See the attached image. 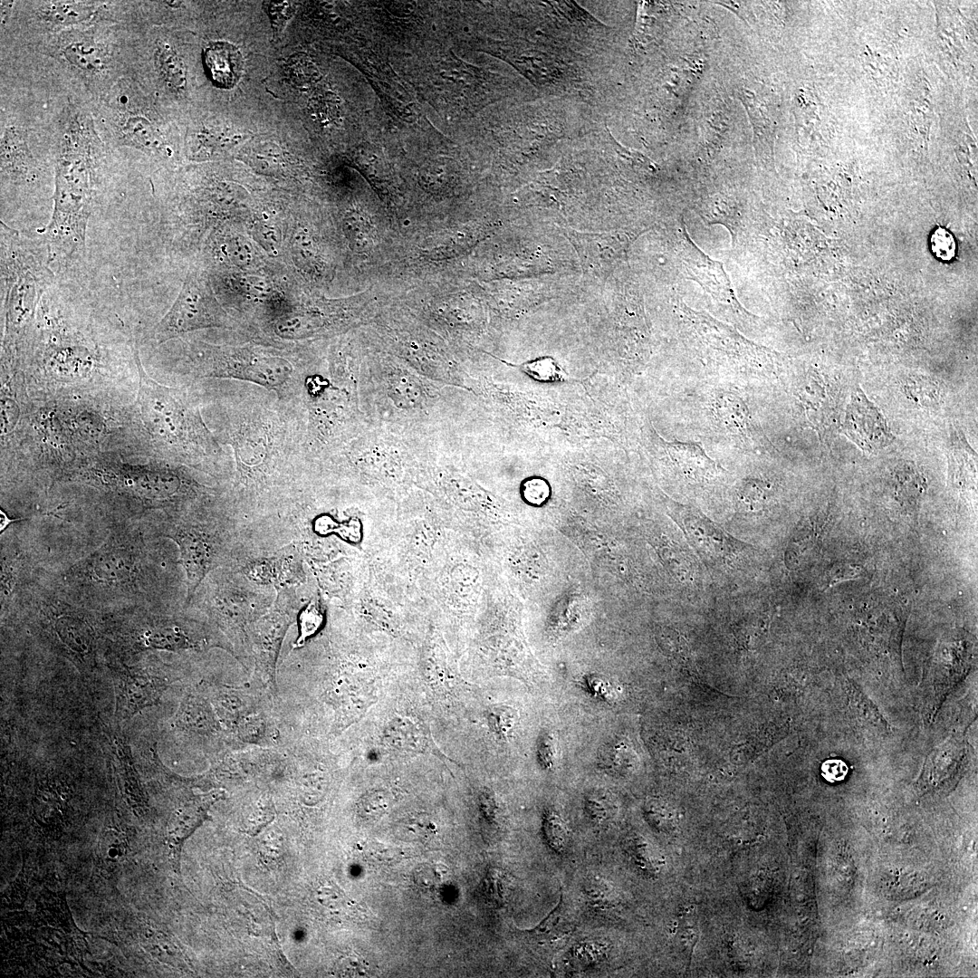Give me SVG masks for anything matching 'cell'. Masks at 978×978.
I'll use <instances>...</instances> for the list:
<instances>
[{"label":"cell","mask_w":978,"mask_h":978,"mask_svg":"<svg viewBox=\"0 0 978 978\" xmlns=\"http://www.w3.org/2000/svg\"><path fill=\"white\" fill-rule=\"evenodd\" d=\"M83 127L73 120L55 164L53 211L44 238L53 269L69 267L85 252L92 165L89 131Z\"/></svg>","instance_id":"cell-1"},{"label":"cell","mask_w":978,"mask_h":978,"mask_svg":"<svg viewBox=\"0 0 978 978\" xmlns=\"http://www.w3.org/2000/svg\"><path fill=\"white\" fill-rule=\"evenodd\" d=\"M244 528L225 499L215 505L175 518L163 528V535L178 547L185 573L188 606L197 590L214 570L227 566L243 539Z\"/></svg>","instance_id":"cell-2"},{"label":"cell","mask_w":978,"mask_h":978,"mask_svg":"<svg viewBox=\"0 0 978 978\" xmlns=\"http://www.w3.org/2000/svg\"><path fill=\"white\" fill-rule=\"evenodd\" d=\"M275 598V590L257 585L237 570L223 566L206 576L190 604L198 603L225 629L237 634L253 627L272 607Z\"/></svg>","instance_id":"cell-3"},{"label":"cell","mask_w":978,"mask_h":978,"mask_svg":"<svg viewBox=\"0 0 978 978\" xmlns=\"http://www.w3.org/2000/svg\"><path fill=\"white\" fill-rule=\"evenodd\" d=\"M302 561V551L294 541L277 546L242 539L227 566L252 582L277 591L305 582Z\"/></svg>","instance_id":"cell-4"},{"label":"cell","mask_w":978,"mask_h":978,"mask_svg":"<svg viewBox=\"0 0 978 978\" xmlns=\"http://www.w3.org/2000/svg\"><path fill=\"white\" fill-rule=\"evenodd\" d=\"M671 515L690 545L707 563L723 566L734 562L749 545L738 541L697 508L673 502Z\"/></svg>","instance_id":"cell-5"},{"label":"cell","mask_w":978,"mask_h":978,"mask_svg":"<svg viewBox=\"0 0 978 978\" xmlns=\"http://www.w3.org/2000/svg\"><path fill=\"white\" fill-rule=\"evenodd\" d=\"M221 325L207 291L195 274H188L175 302L158 322L155 339L165 342L186 332Z\"/></svg>","instance_id":"cell-6"},{"label":"cell","mask_w":978,"mask_h":978,"mask_svg":"<svg viewBox=\"0 0 978 978\" xmlns=\"http://www.w3.org/2000/svg\"><path fill=\"white\" fill-rule=\"evenodd\" d=\"M138 572L134 552L115 542L104 544L73 569L83 581L103 587L127 586Z\"/></svg>","instance_id":"cell-7"},{"label":"cell","mask_w":978,"mask_h":978,"mask_svg":"<svg viewBox=\"0 0 978 978\" xmlns=\"http://www.w3.org/2000/svg\"><path fill=\"white\" fill-rule=\"evenodd\" d=\"M686 317L703 342L726 355L729 360L755 370L763 366L766 357L763 350L743 339L733 329L691 310L686 312Z\"/></svg>","instance_id":"cell-8"},{"label":"cell","mask_w":978,"mask_h":978,"mask_svg":"<svg viewBox=\"0 0 978 978\" xmlns=\"http://www.w3.org/2000/svg\"><path fill=\"white\" fill-rule=\"evenodd\" d=\"M139 365L140 408L148 426L166 437H178L186 427L182 403L170 391L145 377Z\"/></svg>","instance_id":"cell-9"},{"label":"cell","mask_w":978,"mask_h":978,"mask_svg":"<svg viewBox=\"0 0 978 978\" xmlns=\"http://www.w3.org/2000/svg\"><path fill=\"white\" fill-rule=\"evenodd\" d=\"M681 261L689 277L698 282L711 295L732 306L744 318L750 316L738 302L730 281L720 263L704 254L683 229Z\"/></svg>","instance_id":"cell-10"},{"label":"cell","mask_w":978,"mask_h":978,"mask_svg":"<svg viewBox=\"0 0 978 978\" xmlns=\"http://www.w3.org/2000/svg\"><path fill=\"white\" fill-rule=\"evenodd\" d=\"M844 427L849 437L866 450L880 449L891 440L883 416L859 388L851 397Z\"/></svg>","instance_id":"cell-11"},{"label":"cell","mask_w":978,"mask_h":978,"mask_svg":"<svg viewBox=\"0 0 978 978\" xmlns=\"http://www.w3.org/2000/svg\"><path fill=\"white\" fill-rule=\"evenodd\" d=\"M164 688L163 680L142 670H126L116 681V712L129 719L145 707L154 705Z\"/></svg>","instance_id":"cell-12"},{"label":"cell","mask_w":978,"mask_h":978,"mask_svg":"<svg viewBox=\"0 0 978 978\" xmlns=\"http://www.w3.org/2000/svg\"><path fill=\"white\" fill-rule=\"evenodd\" d=\"M712 412L717 425L726 434L748 446H757L760 436L742 398L730 392L718 393L712 400Z\"/></svg>","instance_id":"cell-13"},{"label":"cell","mask_w":978,"mask_h":978,"mask_svg":"<svg viewBox=\"0 0 978 978\" xmlns=\"http://www.w3.org/2000/svg\"><path fill=\"white\" fill-rule=\"evenodd\" d=\"M508 54V60L528 80L539 88H551L565 80L567 65L558 57L538 48L516 47Z\"/></svg>","instance_id":"cell-14"},{"label":"cell","mask_w":978,"mask_h":978,"mask_svg":"<svg viewBox=\"0 0 978 978\" xmlns=\"http://www.w3.org/2000/svg\"><path fill=\"white\" fill-rule=\"evenodd\" d=\"M200 630L179 619H163L139 632L137 642L143 648L181 650L206 643Z\"/></svg>","instance_id":"cell-15"},{"label":"cell","mask_w":978,"mask_h":978,"mask_svg":"<svg viewBox=\"0 0 978 978\" xmlns=\"http://www.w3.org/2000/svg\"><path fill=\"white\" fill-rule=\"evenodd\" d=\"M204 61L212 81L219 87L235 86L242 75V54L229 43H212L205 50Z\"/></svg>","instance_id":"cell-16"},{"label":"cell","mask_w":978,"mask_h":978,"mask_svg":"<svg viewBox=\"0 0 978 978\" xmlns=\"http://www.w3.org/2000/svg\"><path fill=\"white\" fill-rule=\"evenodd\" d=\"M666 447L685 477L705 481L719 472V465L697 443L675 441L666 443Z\"/></svg>","instance_id":"cell-17"},{"label":"cell","mask_w":978,"mask_h":978,"mask_svg":"<svg viewBox=\"0 0 978 978\" xmlns=\"http://www.w3.org/2000/svg\"><path fill=\"white\" fill-rule=\"evenodd\" d=\"M737 96L748 114L756 153L772 150L774 127L767 104L750 88H739Z\"/></svg>","instance_id":"cell-18"},{"label":"cell","mask_w":978,"mask_h":978,"mask_svg":"<svg viewBox=\"0 0 978 978\" xmlns=\"http://www.w3.org/2000/svg\"><path fill=\"white\" fill-rule=\"evenodd\" d=\"M53 629L61 643L75 656L84 658L92 654V629L79 616L67 612L58 614L53 620Z\"/></svg>","instance_id":"cell-19"},{"label":"cell","mask_w":978,"mask_h":978,"mask_svg":"<svg viewBox=\"0 0 978 978\" xmlns=\"http://www.w3.org/2000/svg\"><path fill=\"white\" fill-rule=\"evenodd\" d=\"M33 159L23 135L14 129L5 131L1 142L2 177L20 181L33 174Z\"/></svg>","instance_id":"cell-20"},{"label":"cell","mask_w":978,"mask_h":978,"mask_svg":"<svg viewBox=\"0 0 978 978\" xmlns=\"http://www.w3.org/2000/svg\"><path fill=\"white\" fill-rule=\"evenodd\" d=\"M213 799L206 797L194 800L176 817L173 829L169 832V846L175 866L179 865V853L185 839L205 820Z\"/></svg>","instance_id":"cell-21"},{"label":"cell","mask_w":978,"mask_h":978,"mask_svg":"<svg viewBox=\"0 0 978 978\" xmlns=\"http://www.w3.org/2000/svg\"><path fill=\"white\" fill-rule=\"evenodd\" d=\"M383 738L389 746L400 751L422 752L427 746L422 729L408 717L391 719L384 729Z\"/></svg>","instance_id":"cell-22"},{"label":"cell","mask_w":978,"mask_h":978,"mask_svg":"<svg viewBox=\"0 0 978 978\" xmlns=\"http://www.w3.org/2000/svg\"><path fill=\"white\" fill-rule=\"evenodd\" d=\"M62 53L72 64L88 72H97L105 65L103 50L91 41H73L66 44Z\"/></svg>","instance_id":"cell-23"},{"label":"cell","mask_w":978,"mask_h":978,"mask_svg":"<svg viewBox=\"0 0 978 978\" xmlns=\"http://www.w3.org/2000/svg\"><path fill=\"white\" fill-rule=\"evenodd\" d=\"M44 20L54 26L70 25L90 19L94 9L90 5L77 2H51L41 9Z\"/></svg>","instance_id":"cell-24"},{"label":"cell","mask_w":978,"mask_h":978,"mask_svg":"<svg viewBox=\"0 0 978 978\" xmlns=\"http://www.w3.org/2000/svg\"><path fill=\"white\" fill-rule=\"evenodd\" d=\"M121 130L126 139L134 147L155 149L162 145L160 136L154 126L141 116L128 118L122 124Z\"/></svg>","instance_id":"cell-25"},{"label":"cell","mask_w":978,"mask_h":978,"mask_svg":"<svg viewBox=\"0 0 978 978\" xmlns=\"http://www.w3.org/2000/svg\"><path fill=\"white\" fill-rule=\"evenodd\" d=\"M157 61L165 82L174 90H184L187 82L186 68L177 53L169 46L163 45L158 51Z\"/></svg>","instance_id":"cell-26"},{"label":"cell","mask_w":978,"mask_h":978,"mask_svg":"<svg viewBox=\"0 0 978 978\" xmlns=\"http://www.w3.org/2000/svg\"><path fill=\"white\" fill-rule=\"evenodd\" d=\"M454 169L448 158H437L429 162L420 171L421 185L427 190L439 193L449 190Z\"/></svg>","instance_id":"cell-27"},{"label":"cell","mask_w":978,"mask_h":978,"mask_svg":"<svg viewBox=\"0 0 978 978\" xmlns=\"http://www.w3.org/2000/svg\"><path fill=\"white\" fill-rule=\"evenodd\" d=\"M521 369L539 382L554 383L567 379L559 362L550 356H542L520 365Z\"/></svg>","instance_id":"cell-28"},{"label":"cell","mask_w":978,"mask_h":978,"mask_svg":"<svg viewBox=\"0 0 978 978\" xmlns=\"http://www.w3.org/2000/svg\"><path fill=\"white\" fill-rule=\"evenodd\" d=\"M324 619L323 610L318 597H312L299 617V637L293 645V648L302 647L306 640L313 636Z\"/></svg>","instance_id":"cell-29"},{"label":"cell","mask_w":978,"mask_h":978,"mask_svg":"<svg viewBox=\"0 0 978 978\" xmlns=\"http://www.w3.org/2000/svg\"><path fill=\"white\" fill-rule=\"evenodd\" d=\"M285 75L292 86L307 89L317 82L319 73L305 55L291 58L285 65Z\"/></svg>","instance_id":"cell-30"},{"label":"cell","mask_w":978,"mask_h":978,"mask_svg":"<svg viewBox=\"0 0 978 978\" xmlns=\"http://www.w3.org/2000/svg\"><path fill=\"white\" fill-rule=\"evenodd\" d=\"M930 247L934 255L943 262L953 260L956 254L954 235L945 228H936L930 236Z\"/></svg>","instance_id":"cell-31"},{"label":"cell","mask_w":978,"mask_h":978,"mask_svg":"<svg viewBox=\"0 0 978 978\" xmlns=\"http://www.w3.org/2000/svg\"><path fill=\"white\" fill-rule=\"evenodd\" d=\"M344 222L346 235L356 247L363 249L371 244L369 227L363 223L362 218L353 214Z\"/></svg>","instance_id":"cell-32"},{"label":"cell","mask_w":978,"mask_h":978,"mask_svg":"<svg viewBox=\"0 0 978 978\" xmlns=\"http://www.w3.org/2000/svg\"><path fill=\"white\" fill-rule=\"evenodd\" d=\"M312 110L322 122L338 117V101L331 92L319 94L312 101Z\"/></svg>","instance_id":"cell-33"},{"label":"cell","mask_w":978,"mask_h":978,"mask_svg":"<svg viewBox=\"0 0 978 978\" xmlns=\"http://www.w3.org/2000/svg\"><path fill=\"white\" fill-rule=\"evenodd\" d=\"M292 246L293 257L298 264L305 265L311 263L314 248L310 236L302 232L298 233L293 237Z\"/></svg>","instance_id":"cell-34"},{"label":"cell","mask_w":978,"mask_h":978,"mask_svg":"<svg viewBox=\"0 0 978 978\" xmlns=\"http://www.w3.org/2000/svg\"><path fill=\"white\" fill-rule=\"evenodd\" d=\"M230 258L238 265H248L253 260V248L248 242L234 239L227 247Z\"/></svg>","instance_id":"cell-35"},{"label":"cell","mask_w":978,"mask_h":978,"mask_svg":"<svg viewBox=\"0 0 978 978\" xmlns=\"http://www.w3.org/2000/svg\"><path fill=\"white\" fill-rule=\"evenodd\" d=\"M269 13L273 28L275 32H278L282 30L286 22L293 14L294 5L286 2L272 3L269 5Z\"/></svg>","instance_id":"cell-36"},{"label":"cell","mask_w":978,"mask_h":978,"mask_svg":"<svg viewBox=\"0 0 978 978\" xmlns=\"http://www.w3.org/2000/svg\"><path fill=\"white\" fill-rule=\"evenodd\" d=\"M848 770L847 764L841 760H827L821 764V775L829 782L844 780Z\"/></svg>","instance_id":"cell-37"},{"label":"cell","mask_w":978,"mask_h":978,"mask_svg":"<svg viewBox=\"0 0 978 978\" xmlns=\"http://www.w3.org/2000/svg\"><path fill=\"white\" fill-rule=\"evenodd\" d=\"M523 493L529 502L541 503L548 497L549 486L544 480L533 478L524 484Z\"/></svg>","instance_id":"cell-38"},{"label":"cell","mask_w":978,"mask_h":978,"mask_svg":"<svg viewBox=\"0 0 978 978\" xmlns=\"http://www.w3.org/2000/svg\"><path fill=\"white\" fill-rule=\"evenodd\" d=\"M254 155L255 162L263 168L265 167V168H271L278 166L279 161L282 158V156L277 150V148H274L273 145L268 147H265V145H264L260 149H255Z\"/></svg>","instance_id":"cell-39"},{"label":"cell","mask_w":978,"mask_h":978,"mask_svg":"<svg viewBox=\"0 0 978 978\" xmlns=\"http://www.w3.org/2000/svg\"><path fill=\"white\" fill-rule=\"evenodd\" d=\"M507 709L496 708L492 711L489 716L491 725L499 733H505L511 727V716Z\"/></svg>","instance_id":"cell-40"},{"label":"cell","mask_w":978,"mask_h":978,"mask_svg":"<svg viewBox=\"0 0 978 978\" xmlns=\"http://www.w3.org/2000/svg\"><path fill=\"white\" fill-rule=\"evenodd\" d=\"M546 833L550 839V842L557 849L563 847L566 834H564L561 825L554 820H549L546 824Z\"/></svg>","instance_id":"cell-41"},{"label":"cell","mask_w":978,"mask_h":978,"mask_svg":"<svg viewBox=\"0 0 978 978\" xmlns=\"http://www.w3.org/2000/svg\"><path fill=\"white\" fill-rule=\"evenodd\" d=\"M388 797L382 791H376L373 794L368 796L365 801V807L368 811H372L377 814L383 811L388 805Z\"/></svg>","instance_id":"cell-42"},{"label":"cell","mask_w":978,"mask_h":978,"mask_svg":"<svg viewBox=\"0 0 978 978\" xmlns=\"http://www.w3.org/2000/svg\"><path fill=\"white\" fill-rule=\"evenodd\" d=\"M15 521H17V519H13L11 516L8 515V513L5 510L1 509L0 510V533L2 534L7 529V527L12 523H14Z\"/></svg>","instance_id":"cell-43"}]
</instances>
